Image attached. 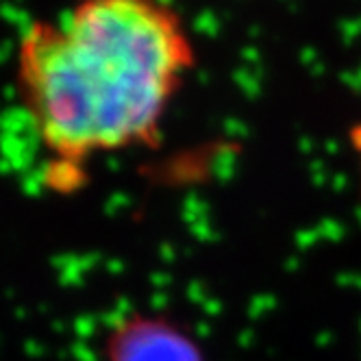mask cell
Listing matches in <instances>:
<instances>
[{"instance_id":"cell-2","label":"cell","mask_w":361,"mask_h":361,"mask_svg":"<svg viewBox=\"0 0 361 361\" xmlns=\"http://www.w3.org/2000/svg\"><path fill=\"white\" fill-rule=\"evenodd\" d=\"M109 361H202L185 333L154 318L122 322L109 342Z\"/></svg>"},{"instance_id":"cell-1","label":"cell","mask_w":361,"mask_h":361,"mask_svg":"<svg viewBox=\"0 0 361 361\" xmlns=\"http://www.w3.org/2000/svg\"><path fill=\"white\" fill-rule=\"evenodd\" d=\"M194 63L183 18L161 0H79L24 29L16 83L50 168L83 172L157 140Z\"/></svg>"}]
</instances>
